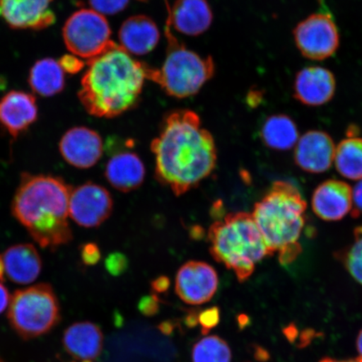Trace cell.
Masks as SVG:
<instances>
[{"label": "cell", "mask_w": 362, "mask_h": 362, "mask_svg": "<svg viewBox=\"0 0 362 362\" xmlns=\"http://www.w3.org/2000/svg\"><path fill=\"white\" fill-rule=\"evenodd\" d=\"M151 147L156 180L176 197L196 188L216 168L215 140L192 110H178L165 115Z\"/></svg>", "instance_id": "1"}, {"label": "cell", "mask_w": 362, "mask_h": 362, "mask_svg": "<svg viewBox=\"0 0 362 362\" xmlns=\"http://www.w3.org/2000/svg\"><path fill=\"white\" fill-rule=\"evenodd\" d=\"M71 189L59 176L21 174L12 214L40 247L54 252L74 239L68 221Z\"/></svg>", "instance_id": "2"}, {"label": "cell", "mask_w": 362, "mask_h": 362, "mask_svg": "<svg viewBox=\"0 0 362 362\" xmlns=\"http://www.w3.org/2000/svg\"><path fill=\"white\" fill-rule=\"evenodd\" d=\"M80 102L90 115L113 119L138 105L146 78V64L116 45L87 62Z\"/></svg>", "instance_id": "3"}, {"label": "cell", "mask_w": 362, "mask_h": 362, "mask_svg": "<svg viewBox=\"0 0 362 362\" xmlns=\"http://www.w3.org/2000/svg\"><path fill=\"white\" fill-rule=\"evenodd\" d=\"M307 204L298 189L276 181L252 211L270 256L278 253L282 265L291 264L302 252L300 239L305 224Z\"/></svg>", "instance_id": "4"}, {"label": "cell", "mask_w": 362, "mask_h": 362, "mask_svg": "<svg viewBox=\"0 0 362 362\" xmlns=\"http://www.w3.org/2000/svg\"><path fill=\"white\" fill-rule=\"evenodd\" d=\"M214 259L233 270L239 282L246 281L256 265L270 256L252 214L239 211L216 221L208 230Z\"/></svg>", "instance_id": "5"}, {"label": "cell", "mask_w": 362, "mask_h": 362, "mask_svg": "<svg viewBox=\"0 0 362 362\" xmlns=\"http://www.w3.org/2000/svg\"><path fill=\"white\" fill-rule=\"evenodd\" d=\"M165 35L167 52L160 68L146 66V78L157 83L169 96L185 98L194 96L215 74V63L211 56L201 57L185 47L172 33L166 20Z\"/></svg>", "instance_id": "6"}, {"label": "cell", "mask_w": 362, "mask_h": 362, "mask_svg": "<svg viewBox=\"0 0 362 362\" xmlns=\"http://www.w3.org/2000/svg\"><path fill=\"white\" fill-rule=\"evenodd\" d=\"M8 319L13 330L25 339L51 332L61 320L60 304L53 288L39 284L16 291L11 300Z\"/></svg>", "instance_id": "7"}, {"label": "cell", "mask_w": 362, "mask_h": 362, "mask_svg": "<svg viewBox=\"0 0 362 362\" xmlns=\"http://www.w3.org/2000/svg\"><path fill=\"white\" fill-rule=\"evenodd\" d=\"M111 29L106 18L89 8L71 15L63 27V40L72 55L96 58L117 45L111 40Z\"/></svg>", "instance_id": "8"}, {"label": "cell", "mask_w": 362, "mask_h": 362, "mask_svg": "<svg viewBox=\"0 0 362 362\" xmlns=\"http://www.w3.org/2000/svg\"><path fill=\"white\" fill-rule=\"evenodd\" d=\"M293 35L301 55L313 61H324L334 56L341 40L332 16L323 12L313 13L298 23Z\"/></svg>", "instance_id": "9"}, {"label": "cell", "mask_w": 362, "mask_h": 362, "mask_svg": "<svg viewBox=\"0 0 362 362\" xmlns=\"http://www.w3.org/2000/svg\"><path fill=\"white\" fill-rule=\"evenodd\" d=\"M112 209L111 194L100 185L88 181L71 189L69 216L83 228H98L110 218Z\"/></svg>", "instance_id": "10"}, {"label": "cell", "mask_w": 362, "mask_h": 362, "mask_svg": "<svg viewBox=\"0 0 362 362\" xmlns=\"http://www.w3.org/2000/svg\"><path fill=\"white\" fill-rule=\"evenodd\" d=\"M217 287L216 272L206 262L189 261L181 266L176 275V293L188 305L205 304L214 296Z\"/></svg>", "instance_id": "11"}, {"label": "cell", "mask_w": 362, "mask_h": 362, "mask_svg": "<svg viewBox=\"0 0 362 362\" xmlns=\"http://www.w3.org/2000/svg\"><path fill=\"white\" fill-rule=\"evenodd\" d=\"M54 0H0V17L13 29L40 30L56 21Z\"/></svg>", "instance_id": "12"}, {"label": "cell", "mask_w": 362, "mask_h": 362, "mask_svg": "<svg viewBox=\"0 0 362 362\" xmlns=\"http://www.w3.org/2000/svg\"><path fill=\"white\" fill-rule=\"evenodd\" d=\"M59 149L68 164L78 169H89L102 158L103 143L97 131L75 127L62 136Z\"/></svg>", "instance_id": "13"}, {"label": "cell", "mask_w": 362, "mask_h": 362, "mask_svg": "<svg viewBox=\"0 0 362 362\" xmlns=\"http://www.w3.org/2000/svg\"><path fill=\"white\" fill-rule=\"evenodd\" d=\"M337 80L332 71L322 66H306L298 72L293 83V97L305 106L319 107L334 96Z\"/></svg>", "instance_id": "14"}, {"label": "cell", "mask_w": 362, "mask_h": 362, "mask_svg": "<svg viewBox=\"0 0 362 362\" xmlns=\"http://www.w3.org/2000/svg\"><path fill=\"white\" fill-rule=\"evenodd\" d=\"M334 153L336 146L332 137L323 131L311 130L298 139L294 160L301 170L320 174L332 167Z\"/></svg>", "instance_id": "15"}, {"label": "cell", "mask_w": 362, "mask_h": 362, "mask_svg": "<svg viewBox=\"0 0 362 362\" xmlns=\"http://www.w3.org/2000/svg\"><path fill=\"white\" fill-rule=\"evenodd\" d=\"M38 119L36 99L23 90H11L0 99V127L17 139Z\"/></svg>", "instance_id": "16"}, {"label": "cell", "mask_w": 362, "mask_h": 362, "mask_svg": "<svg viewBox=\"0 0 362 362\" xmlns=\"http://www.w3.org/2000/svg\"><path fill=\"white\" fill-rule=\"evenodd\" d=\"M311 205L320 219L327 221L341 220L351 211L352 188L344 181H325L315 189Z\"/></svg>", "instance_id": "17"}, {"label": "cell", "mask_w": 362, "mask_h": 362, "mask_svg": "<svg viewBox=\"0 0 362 362\" xmlns=\"http://www.w3.org/2000/svg\"><path fill=\"white\" fill-rule=\"evenodd\" d=\"M167 10L171 27L185 35H201L214 21V12L207 0H176L171 8L167 4Z\"/></svg>", "instance_id": "18"}, {"label": "cell", "mask_w": 362, "mask_h": 362, "mask_svg": "<svg viewBox=\"0 0 362 362\" xmlns=\"http://www.w3.org/2000/svg\"><path fill=\"white\" fill-rule=\"evenodd\" d=\"M120 47L130 55L144 56L157 47L160 30L151 17L137 15L128 18L119 31Z\"/></svg>", "instance_id": "19"}, {"label": "cell", "mask_w": 362, "mask_h": 362, "mask_svg": "<svg viewBox=\"0 0 362 362\" xmlns=\"http://www.w3.org/2000/svg\"><path fill=\"white\" fill-rule=\"evenodd\" d=\"M105 176L117 191L130 192L141 187L146 177V167L137 153L121 152L107 162Z\"/></svg>", "instance_id": "20"}, {"label": "cell", "mask_w": 362, "mask_h": 362, "mask_svg": "<svg viewBox=\"0 0 362 362\" xmlns=\"http://www.w3.org/2000/svg\"><path fill=\"white\" fill-rule=\"evenodd\" d=\"M2 256L6 274L13 283H33L42 272V257L33 244H16L8 247Z\"/></svg>", "instance_id": "21"}, {"label": "cell", "mask_w": 362, "mask_h": 362, "mask_svg": "<svg viewBox=\"0 0 362 362\" xmlns=\"http://www.w3.org/2000/svg\"><path fill=\"white\" fill-rule=\"evenodd\" d=\"M68 354L81 361H92L100 356L103 334L100 327L90 322L75 323L66 329L62 339Z\"/></svg>", "instance_id": "22"}, {"label": "cell", "mask_w": 362, "mask_h": 362, "mask_svg": "<svg viewBox=\"0 0 362 362\" xmlns=\"http://www.w3.org/2000/svg\"><path fill=\"white\" fill-rule=\"evenodd\" d=\"M28 81L35 93L45 98L55 96L65 88V71L54 59H42L31 68Z\"/></svg>", "instance_id": "23"}, {"label": "cell", "mask_w": 362, "mask_h": 362, "mask_svg": "<svg viewBox=\"0 0 362 362\" xmlns=\"http://www.w3.org/2000/svg\"><path fill=\"white\" fill-rule=\"evenodd\" d=\"M261 138L267 147L284 151L296 146L300 135L291 117L277 115L265 120L261 129Z\"/></svg>", "instance_id": "24"}, {"label": "cell", "mask_w": 362, "mask_h": 362, "mask_svg": "<svg viewBox=\"0 0 362 362\" xmlns=\"http://www.w3.org/2000/svg\"><path fill=\"white\" fill-rule=\"evenodd\" d=\"M334 161L344 177L362 180V139L350 137L342 140L336 148Z\"/></svg>", "instance_id": "25"}, {"label": "cell", "mask_w": 362, "mask_h": 362, "mask_svg": "<svg viewBox=\"0 0 362 362\" xmlns=\"http://www.w3.org/2000/svg\"><path fill=\"white\" fill-rule=\"evenodd\" d=\"M232 352L224 339L206 337L198 341L192 350L193 362H230Z\"/></svg>", "instance_id": "26"}, {"label": "cell", "mask_w": 362, "mask_h": 362, "mask_svg": "<svg viewBox=\"0 0 362 362\" xmlns=\"http://www.w3.org/2000/svg\"><path fill=\"white\" fill-rule=\"evenodd\" d=\"M351 277L362 286V226L355 229V240L351 245L337 253Z\"/></svg>", "instance_id": "27"}, {"label": "cell", "mask_w": 362, "mask_h": 362, "mask_svg": "<svg viewBox=\"0 0 362 362\" xmlns=\"http://www.w3.org/2000/svg\"><path fill=\"white\" fill-rule=\"evenodd\" d=\"M92 10L101 15H117L125 10L129 6V0H89Z\"/></svg>", "instance_id": "28"}, {"label": "cell", "mask_w": 362, "mask_h": 362, "mask_svg": "<svg viewBox=\"0 0 362 362\" xmlns=\"http://www.w3.org/2000/svg\"><path fill=\"white\" fill-rule=\"evenodd\" d=\"M220 310L218 307H211L198 315L199 324L202 325V333L207 334L211 329L220 322Z\"/></svg>", "instance_id": "29"}, {"label": "cell", "mask_w": 362, "mask_h": 362, "mask_svg": "<svg viewBox=\"0 0 362 362\" xmlns=\"http://www.w3.org/2000/svg\"><path fill=\"white\" fill-rule=\"evenodd\" d=\"M106 269L111 275L119 276L128 269L129 262L127 257L120 252H113L105 260Z\"/></svg>", "instance_id": "30"}, {"label": "cell", "mask_w": 362, "mask_h": 362, "mask_svg": "<svg viewBox=\"0 0 362 362\" xmlns=\"http://www.w3.org/2000/svg\"><path fill=\"white\" fill-rule=\"evenodd\" d=\"M81 259L85 265L93 266L101 259V251L96 243H88L81 247Z\"/></svg>", "instance_id": "31"}, {"label": "cell", "mask_w": 362, "mask_h": 362, "mask_svg": "<svg viewBox=\"0 0 362 362\" xmlns=\"http://www.w3.org/2000/svg\"><path fill=\"white\" fill-rule=\"evenodd\" d=\"M160 302L156 294L144 296L139 300L138 309L143 315L151 317L160 311Z\"/></svg>", "instance_id": "32"}, {"label": "cell", "mask_w": 362, "mask_h": 362, "mask_svg": "<svg viewBox=\"0 0 362 362\" xmlns=\"http://www.w3.org/2000/svg\"><path fill=\"white\" fill-rule=\"evenodd\" d=\"M62 69L68 74H78L84 67V62L81 60L80 57L75 55H66L63 56L60 61Z\"/></svg>", "instance_id": "33"}, {"label": "cell", "mask_w": 362, "mask_h": 362, "mask_svg": "<svg viewBox=\"0 0 362 362\" xmlns=\"http://www.w3.org/2000/svg\"><path fill=\"white\" fill-rule=\"evenodd\" d=\"M351 215L355 218L362 216V180L352 189Z\"/></svg>", "instance_id": "34"}, {"label": "cell", "mask_w": 362, "mask_h": 362, "mask_svg": "<svg viewBox=\"0 0 362 362\" xmlns=\"http://www.w3.org/2000/svg\"><path fill=\"white\" fill-rule=\"evenodd\" d=\"M170 285V279L167 278L166 276H160V277L153 280L151 284V287L153 291L156 293H161L168 291Z\"/></svg>", "instance_id": "35"}, {"label": "cell", "mask_w": 362, "mask_h": 362, "mask_svg": "<svg viewBox=\"0 0 362 362\" xmlns=\"http://www.w3.org/2000/svg\"><path fill=\"white\" fill-rule=\"evenodd\" d=\"M11 298L6 286L0 283V314H2L10 305Z\"/></svg>", "instance_id": "36"}, {"label": "cell", "mask_w": 362, "mask_h": 362, "mask_svg": "<svg viewBox=\"0 0 362 362\" xmlns=\"http://www.w3.org/2000/svg\"><path fill=\"white\" fill-rule=\"evenodd\" d=\"M158 328L160 330L162 334H165V336H170L174 332L175 324L171 322V321H165V322L158 325Z\"/></svg>", "instance_id": "37"}, {"label": "cell", "mask_w": 362, "mask_h": 362, "mask_svg": "<svg viewBox=\"0 0 362 362\" xmlns=\"http://www.w3.org/2000/svg\"><path fill=\"white\" fill-rule=\"evenodd\" d=\"M185 324L187 325V327L189 328L196 327L199 324L198 315L196 313L189 314L185 317Z\"/></svg>", "instance_id": "38"}, {"label": "cell", "mask_w": 362, "mask_h": 362, "mask_svg": "<svg viewBox=\"0 0 362 362\" xmlns=\"http://www.w3.org/2000/svg\"><path fill=\"white\" fill-rule=\"evenodd\" d=\"M320 362H362V359L361 358V357H358V358L350 360H337L332 358H325Z\"/></svg>", "instance_id": "39"}, {"label": "cell", "mask_w": 362, "mask_h": 362, "mask_svg": "<svg viewBox=\"0 0 362 362\" xmlns=\"http://www.w3.org/2000/svg\"><path fill=\"white\" fill-rule=\"evenodd\" d=\"M4 275H6V268H4L3 256L0 255V282L4 281Z\"/></svg>", "instance_id": "40"}, {"label": "cell", "mask_w": 362, "mask_h": 362, "mask_svg": "<svg viewBox=\"0 0 362 362\" xmlns=\"http://www.w3.org/2000/svg\"><path fill=\"white\" fill-rule=\"evenodd\" d=\"M356 347L357 351L359 352V357H361L362 359V329L361 330V332L358 334V337H357L356 339Z\"/></svg>", "instance_id": "41"}, {"label": "cell", "mask_w": 362, "mask_h": 362, "mask_svg": "<svg viewBox=\"0 0 362 362\" xmlns=\"http://www.w3.org/2000/svg\"><path fill=\"white\" fill-rule=\"evenodd\" d=\"M248 318L245 315H241L238 317V324L240 328H244L247 325Z\"/></svg>", "instance_id": "42"}, {"label": "cell", "mask_w": 362, "mask_h": 362, "mask_svg": "<svg viewBox=\"0 0 362 362\" xmlns=\"http://www.w3.org/2000/svg\"><path fill=\"white\" fill-rule=\"evenodd\" d=\"M320 2L323 6H325V0H320Z\"/></svg>", "instance_id": "43"}, {"label": "cell", "mask_w": 362, "mask_h": 362, "mask_svg": "<svg viewBox=\"0 0 362 362\" xmlns=\"http://www.w3.org/2000/svg\"><path fill=\"white\" fill-rule=\"evenodd\" d=\"M137 1H139V2H148V0H137Z\"/></svg>", "instance_id": "44"}, {"label": "cell", "mask_w": 362, "mask_h": 362, "mask_svg": "<svg viewBox=\"0 0 362 362\" xmlns=\"http://www.w3.org/2000/svg\"><path fill=\"white\" fill-rule=\"evenodd\" d=\"M0 362H6L4 361V360H2L1 358H0Z\"/></svg>", "instance_id": "45"}]
</instances>
